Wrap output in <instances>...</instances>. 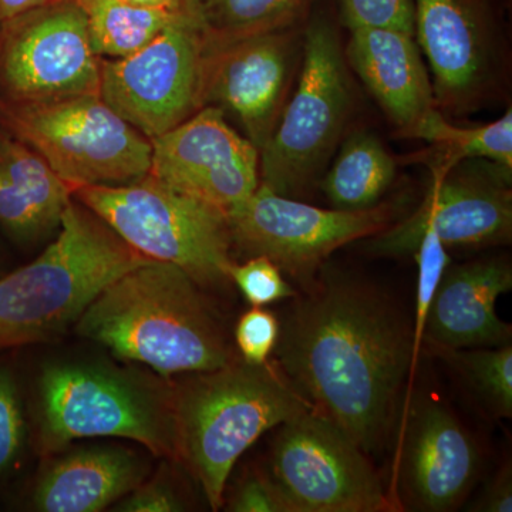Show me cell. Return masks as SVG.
Instances as JSON below:
<instances>
[{
	"instance_id": "d6a6232c",
	"label": "cell",
	"mask_w": 512,
	"mask_h": 512,
	"mask_svg": "<svg viewBox=\"0 0 512 512\" xmlns=\"http://www.w3.org/2000/svg\"><path fill=\"white\" fill-rule=\"evenodd\" d=\"M117 511L124 512H173L183 511L184 504L181 503L173 488L168 487L161 480H154L151 483L137 485L130 493V497L121 501Z\"/></svg>"
},
{
	"instance_id": "ba28073f",
	"label": "cell",
	"mask_w": 512,
	"mask_h": 512,
	"mask_svg": "<svg viewBox=\"0 0 512 512\" xmlns=\"http://www.w3.org/2000/svg\"><path fill=\"white\" fill-rule=\"evenodd\" d=\"M40 448L52 454L77 439L123 437L175 457L170 406L116 373L57 365L39 383Z\"/></svg>"
},
{
	"instance_id": "4fadbf2b",
	"label": "cell",
	"mask_w": 512,
	"mask_h": 512,
	"mask_svg": "<svg viewBox=\"0 0 512 512\" xmlns=\"http://www.w3.org/2000/svg\"><path fill=\"white\" fill-rule=\"evenodd\" d=\"M414 37L441 113H471L500 92L507 56L498 0H414Z\"/></svg>"
},
{
	"instance_id": "2e32d148",
	"label": "cell",
	"mask_w": 512,
	"mask_h": 512,
	"mask_svg": "<svg viewBox=\"0 0 512 512\" xmlns=\"http://www.w3.org/2000/svg\"><path fill=\"white\" fill-rule=\"evenodd\" d=\"M295 60L291 28L208 47L204 106L231 114L261 153L284 110Z\"/></svg>"
},
{
	"instance_id": "e0dca14e",
	"label": "cell",
	"mask_w": 512,
	"mask_h": 512,
	"mask_svg": "<svg viewBox=\"0 0 512 512\" xmlns=\"http://www.w3.org/2000/svg\"><path fill=\"white\" fill-rule=\"evenodd\" d=\"M480 471V447L457 414L439 399L414 397L399 458L400 485L412 510H456Z\"/></svg>"
},
{
	"instance_id": "44dd1931",
	"label": "cell",
	"mask_w": 512,
	"mask_h": 512,
	"mask_svg": "<svg viewBox=\"0 0 512 512\" xmlns=\"http://www.w3.org/2000/svg\"><path fill=\"white\" fill-rule=\"evenodd\" d=\"M144 477L134 454L94 447L60 458L40 478L33 501L43 512H97L130 494Z\"/></svg>"
},
{
	"instance_id": "4dcf8cb0",
	"label": "cell",
	"mask_w": 512,
	"mask_h": 512,
	"mask_svg": "<svg viewBox=\"0 0 512 512\" xmlns=\"http://www.w3.org/2000/svg\"><path fill=\"white\" fill-rule=\"evenodd\" d=\"M25 420L19 390L9 372H0V476L13 467L22 453Z\"/></svg>"
},
{
	"instance_id": "f1b7e54d",
	"label": "cell",
	"mask_w": 512,
	"mask_h": 512,
	"mask_svg": "<svg viewBox=\"0 0 512 512\" xmlns=\"http://www.w3.org/2000/svg\"><path fill=\"white\" fill-rule=\"evenodd\" d=\"M349 30L394 29L414 35V0H339Z\"/></svg>"
},
{
	"instance_id": "ac0fdd59",
	"label": "cell",
	"mask_w": 512,
	"mask_h": 512,
	"mask_svg": "<svg viewBox=\"0 0 512 512\" xmlns=\"http://www.w3.org/2000/svg\"><path fill=\"white\" fill-rule=\"evenodd\" d=\"M511 289L512 268L505 258L447 268L431 303L424 340L444 349L508 345L512 329L498 318L495 305Z\"/></svg>"
},
{
	"instance_id": "9c48e42d",
	"label": "cell",
	"mask_w": 512,
	"mask_h": 512,
	"mask_svg": "<svg viewBox=\"0 0 512 512\" xmlns=\"http://www.w3.org/2000/svg\"><path fill=\"white\" fill-rule=\"evenodd\" d=\"M269 474L291 512L396 511L369 456L311 409L282 423Z\"/></svg>"
},
{
	"instance_id": "7c38bea8",
	"label": "cell",
	"mask_w": 512,
	"mask_h": 512,
	"mask_svg": "<svg viewBox=\"0 0 512 512\" xmlns=\"http://www.w3.org/2000/svg\"><path fill=\"white\" fill-rule=\"evenodd\" d=\"M208 46L181 13L143 49L100 60V97L148 138L167 133L204 106Z\"/></svg>"
},
{
	"instance_id": "5bb4252c",
	"label": "cell",
	"mask_w": 512,
	"mask_h": 512,
	"mask_svg": "<svg viewBox=\"0 0 512 512\" xmlns=\"http://www.w3.org/2000/svg\"><path fill=\"white\" fill-rule=\"evenodd\" d=\"M429 228L450 247L508 244L512 237V168L473 158L453 167L434 164L433 185L419 210L367 242L377 256L413 254Z\"/></svg>"
},
{
	"instance_id": "3957f363",
	"label": "cell",
	"mask_w": 512,
	"mask_h": 512,
	"mask_svg": "<svg viewBox=\"0 0 512 512\" xmlns=\"http://www.w3.org/2000/svg\"><path fill=\"white\" fill-rule=\"evenodd\" d=\"M175 457L200 483L212 510L224 505L238 458L266 431L313 409L274 366L234 359L191 373L168 400Z\"/></svg>"
},
{
	"instance_id": "1f68e13d",
	"label": "cell",
	"mask_w": 512,
	"mask_h": 512,
	"mask_svg": "<svg viewBox=\"0 0 512 512\" xmlns=\"http://www.w3.org/2000/svg\"><path fill=\"white\" fill-rule=\"evenodd\" d=\"M234 512H291L268 474L255 473L239 484L228 504Z\"/></svg>"
},
{
	"instance_id": "d590c367",
	"label": "cell",
	"mask_w": 512,
	"mask_h": 512,
	"mask_svg": "<svg viewBox=\"0 0 512 512\" xmlns=\"http://www.w3.org/2000/svg\"><path fill=\"white\" fill-rule=\"evenodd\" d=\"M130 5L140 6V8L171 10V12H181L183 0H123Z\"/></svg>"
},
{
	"instance_id": "7402d4cb",
	"label": "cell",
	"mask_w": 512,
	"mask_h": 512,
	"mask_svg": "<svg viewBox=\"0 0 512 512\" xmlns=\"http://www.w3.org/2000/svg\"><path fill=\"white\" fill-rule=\"evenodd\" d=\"M313 0H183L184 13L208 47L292 28Z\"/></svg>"
},
{
	"instance_id": "836d02e7",
	"label": "cell",
	"mask_w": 512,
	"mask_h": 512,
	"mask_svg": "<svg viewBox=\"0 0 512 512\" xmlns=\"http://www.w3.org/2000/svg\"><path fill=\"white\" fill-rule=\"evenodd\" d=\"M473 512H511L512 511V470L511 463L503 467L484 485L476 500L467 508Z\"/></svg>"
},
{
	"instance_id": "4316f807",
	"label": "cell",
	"mask_w": 512,
	"mask_h": 512,
	"mask_svg": "<svg viewBox=\"0 0 512 512\" xmlns=\"http://www.w3.org/2000/svg\"><path fill=\"white\" fill-rule=\"evenodd\" d=\"M413 254L417 262V295L416 320L413 325L412 370L416 366L421 343L424 342V330H426L431 303L436 296L441 278L450 265V256L447 254L446 245L429 228L421 232Z\"/></svg>"
},
{
	"instance_id": "ffe728a7",
	"label": "cell",
	"mask_w": 512,
	"mask_h": 512,
	"mask_svg": "<svg viewBox=\"0 0 512 512\" xmlns=\"http://www.w3.org/2000/svg\"><path fill=\"white\" fill-rule=\"evenodd\" d=\"M73 190L33 148L0 130V227L22 244L59 228Z\"/></svg>"
},
{
	"instance_id": "e575fe53",
	"label": "cell",
	"mask_w": 512,
	"mask_h": 512,
	"mask_svg": "<svg viewBox=\"0 0 512 512\" xmlns=\"http://www.w3.org/2000/svg\"><path fill=\"white\" fill-rule=\"evenodd\" d=\"M50 0H0V22L13 18L26 10L35 9L45 5Z\"/></svg>"
},
{
	"instance_id": "5b68a950",
	"label": "cell",
	"mask_w": 512,
	"mask_h": 512,
	"mask_svg": "<svg viewBox=\"0 0 512 512\" xmlns=\"http://www.w3.org/2000/svg\"><path fill=\"white\" fill-rule=\"evenodd\" d=\"M127 245L153 261L177 265L201 288L227 284L232 238L227 214L147 174L124 185L74 188Z\"/></svg>"
},
{
	"instance_id": "d6986e66",
	"label": "cell",
	"mask_w": 512,
	"mask_h": 512,
	"mask_svg": "<svg viewBox=\"0 0 512 512\" xmlns=\"http://www.w3.org/2000/svg\"><path fill=\"white\" fill-rule=\"evenodd\" d=\"M345 57L400 136H412L420 121L436 109L433 84L413 33L350 30Z\"/></svg>"
},
{
	"instance_id": "d4e9b609",
	"label": "cell",
	"mask_w": 512,
	"mask_h": 512,
	"mask_svg": "<svg viewBox=\"0 0 512 512\" xmlns=\"http://www.w3.org/2000/svg\"><path fill=\"white\" fill-rule=\"evenodd\" d=\"M409 138L433 144L439 151L436 164L443 167H453L458 161L483 158L512 168L511 109L493 123L458 127L436 107L420 121Z\"/></svg>"
},
{
	"instance_id": "7a4b0ae2",
	"label": "cell",
	"mask_w": 512,
	"mask_h": 512,
	"mask_svg": "<svg viewBox=\"0 0 512 512\" xmlns=\"http://www.w3.org/2000/svg\"><path fill=\"white\" fill-rule=\"evenodd\" d=\"M76 330L163 376L211 372L235 359L201 286L177 265L153 259L107 285Z\"/></svg>"
},
{
	"instance_id": "f546056e",
	"label": "cell",
	"mask_w": 512,
	"mask_h": 512,
	"mask_svg": "<svg viewBox=\"0 0 512 512\" xmlns=\"http://www.w3.org/2000/svg\"><path fill=\"white\" fill-rule=\"evenodd\" d=\"M281 325L274 313L262 306H252L239 318L235 343L242 360L251 365H265L278 345Z\"/></svg>"
},
{
	"instance_id": "cb8c5ba5",
	"label": "cell",
	"mask_w": 512,
	"mask_h": 512,
	"mask_svg": "<svg viewBox=\"0 0 512 512\" xmlns=\"http://www.w3.org/2000/svg\"><path fill=\"white\" fill-rule=\"evenodd\" d=\"M87 20L90 45L100 59H121L143 49L181 12L140 8L123 0H76Z\"/></svg>"
},
{
	"instance_id": "6da1fadb",
	"label": "cell",
	"mask_w": 512,
	"mask_h": 512,
	"mask_svg": "<svg viewBox=\"0 0 512 512\" xmlns=\"http://www.w3.org/2000/svg\"><path fill=\"white\" fill-rule=\"evenodd\" d=\"M275 349L282 373L315 412L367 456L382 453L413 360V326L390 296L320 269L289 309Z\"/></svg>"
},
{
	"instance_id": "8992f818",
	"label": "cell",
	"mask_w": 512,
	"mask_h": 512,
	"mask_svg": "<svg viewBox=\"0 0 512 512\" xmlns=\"http://www.w3.org/2000/svg\"><path fill=\"white\" fill-rule=\"evenodd\" d=\"M352 109L348 62L338 32L325 18L303 35L298 86L259 153V180L284 197H298L325 170Z\"/></svg>"
},
{
	"instance_id": "603a6c76",
	"label": "cell",
	"mask_w": 512,
	"mask_h": 512,
	"mask_svg": "<svg viewBox=\"0 0 512 512\" xmlns=\"http://www.w3.org/2000/svg\"><path fill=\"white\" fill-rule=\"evenodd\" d=\"M396 171V160L379 138L355 133L343 143L323 177L322 190L338 210H367L379 204Z\"/></svg>"
},
{
	"instance_id": "484cf974",
	"label": "cell",
	"mask_w": 512,
	"mask_h": 512,
	"mask_svg": "<svg viewBox=\"0 0 512 512\" xmlns=\"http://www.w3.org/2000/svg\"><path fill=\"white\" fill-rule=\"evenodd\" d=\"M436 349L437 356L457 373L461 382L498 419L512 416V346Z\"/></svg>"
},
{
	"instance_id": "30bf717a",
	"label": "cell",
	"mask_w": 512,
	"mask_h": 512,
	"mask_svg": "<svg viewBox=\"0 0 512 512\" xmlns=\"http://www.w3.org/2000/svg\"><path fill=\"white\" fill-rule=\"evenodd\" d=\"M100 60L76 0H50L0 22V101L100 94Z\"/></svg>"
},
{
	"instance_id": "52a82bcc",
	"label": "cell",
	"mask_w": 512,
	"mask_h": 512,
	"mask_svg": "<svg viewBox=\"0 0 512 512\" xmlns=\"http://www.w3.org/2000/svg\"><path fill=\"white\" fill-rule=\"evenodd\" d=\"M0 124L45 158L72 190L130 184L150 173V138L100 94L33 104L0 101Z\"/></svg>"
},
{
	"instance_id": "8fae6325",
	"label": "cell",
	"mask_w": 512,
	"mask_h": 512,
	"mask_svg": "<svg viewBox=\"0 0 512 512\" xmlns=\"http://www.w3.org/2000/svg\"><path fill=\"white\" fill-rule=\"evenodd\" d=\"M396 215L393 204L323 210L259 184L251 197L227 211V221L232 244L252 256H266L308 289L336 249L379 234Z\"/></svg>"
},
{
	"instance_id": "83f0119b",
	"label": "cell",
	"mask_w": 512,
	"mask_h": 512,
	"mask_svg": "<svg viewBox=\"0 0 512 512\" xmlns=\"http://www.w3.org/2000/svg\"><path fill=\"white\" fill-rule=\"evenodd\" d=\"M229 279L252 306L296 298L298 293L285 281L284 272L266 256L256 255L244 264H232Z\"/></svg>"
},
{
	"instance_id": "9a60e30c",
	"label": "cell",
	"mask_w": 512,
	"mask_h": 512,
	"mask_svg": "<svg viewBox=\"0 0 512 512\" xmlns=\"http://www.w3.org/2000/svg\"><path fill=\"white\" fill-rule=\"evenodd\" d=\"M150 141L151 177L225 214L261 183L258 148L229 126L218 107H202Z\"/></svg>"
},
{
	"instance_id": "277c9868",
	"label": "cell",
	"mask_w": 512,
	"mask_h": 512,
	"mask_svg": "<svg viewBox=\"0 0 512 512\" xmlns=\"http://www.w3.org/2000/svg\"><path fill=\"white\" fill-rule=\"evenodd\" d=\"M147 261L73 198L55 241L0 279V350L62 335L107 285Z\"/></svg>"
}]
</instances>
